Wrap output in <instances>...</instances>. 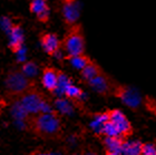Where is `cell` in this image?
<instances>
[{"instance_id": "ba28073f", "label": "cell", "mask_w": 156, "mask_h": 155, "mask_svg": "<svg viewBox=\"0 0 156 155\" xmlns=\"http://www.w3.org/2000/svg\"><path fill=\"white\" fill-rule=\"evenodd\" d=\"M62 18L69 27L78 23L79 19V5L77 0H62Z\"/></svg>"}, {"instance_id": "7a4b0ae2", "label": "cell", "mask_w": 156, "mask_h": 155, "mask_svg": "<svg viewBox=\"0 0 156 155\" xmlns=\"http://www.w3.org/2000/svg\"><path fill=\"white\" fill-rule=\"evenodd\" d=\"M18 106L27 115H35L40 112H49L52 110L49 103L46 100V97L41 92H39L35 86L29 88L26 93L17 98Z\"/></svg>"}, {"instance_id": "5b68a950", "label": "cell", "mask_w": 156, "mask_h": 155, "mask_svg": "<svg viewBox=\"0 0 156 155\" xmlns=\"http://www.w3.org/2000/svg\"><path fill=\"white\" fill-rule=\"evenodd\" d=\"M115 96L118 97L123 104L132 110H136L140 106L143 102L140 92L129 86H123V85H116L113 92Z\"/></svg>"}, {"instance_id": "7c38bea8", "label": "cell", "mask_w": 156, "mask_h": 155, "mask_svg": "<svg viewBox=\"0 0 156 155\" xmlns=\"http://www.w3.org/2000/svg\"><path fill=\"white\" fill-rule=\"evenodd\" d=\"M10 32V41H9V48L12 52L19 54L23 49V29L19 25H12L9 28Z\"/></svg>"}, {"instance_id": "52a82bcc", "label": "cell", "mask_w": 156, "mask_h": 155, "mask_svg": "<svg viewBox=\"0 0 156 155\" xmlns=\"http://www.w3.org/2000/svg\"><path fill=\"white\" fill-rule=\"evenodd\" d=\"M88 85L94 89L96 93H98L99 95H111L114 92V88L116 85H114V83L111 81V78L108 77L107 75L104 74V71L96 76L95 78L90 79L88 81Z\"/></svg>"}, {"instance_id": "5bb4252c", "label": "cell", "mask_w": 156, "mask_h": 155, "mask_svg": "<svg viewBox=\"0 0 156 155\" xmlns=\"http://www.w3.org/2000/svg\"><path fill=\"white\" fill-rule=\"evenodd\" d=\"M101 73H103V69L101 68V66L96 62H94V60H90V62L88 63V64L80 70V76L85 81L88 83L90 79H93V78H95L96 76H98Z\"/></svg>"}, {"instance_id": "ffe728a7", "label": "cell", "mask_w": 156, "mask_h": 155, "mask_svg": "<svg viewBox=\"0 0 156 155\" xmlns=\"http://www.w3.org/2000/svg\"><path fill=\"white\" fill-rule=\"evenodd\" d=\"M56 107L57 110H60L62 114H72L73 113V106L72 104L69 103L68 98H62V97H58V99L56 100Z\"/></svg>"}, {"instance_id": "e0dca14e", "label": "cell", "mask_w": 156, "mask_h": 155, "mask_svg": "<svg viewBox=\"0 0 156 155\" xmlns=\"http://www.w3.org/2000/svg\"><path fill=\"white\" fill-rule=\"evenodd\" d=\"M67 60L69 62V64L72 65L73 67L77 69V70L80 71L83 68L88 64V63L90 62L91 59L88 57L86 54H79V55H74V56H67L65 57Z\"/></svg>"}, {"instance_id": "277c9868", "label": "cell", "mask_w": 156, "mask_h": 155, "mask_svg": "<svg viewBox=\"0 0 156 155\" xmlns=\"http://www.w3.org/2000/svg\"><path fill=\"white\" fill-rule=\"evenodd\" d=\"M34 79H30L23 74L21 69L10 70L5 79V87L9 96L17 99L29 88L34 87Z\"/></svg>"}, {"instance_id": "6da1fadb", "label": "cell", "mask_w": 156, "mask_h": 155, "mask_svg": "<svg viewBox=\"0 0 156 155\" xmlns=\"http://www.w3.org/2000/svg\"><path fill=\"white\" fill-rule=\"evenodd\" d=\"M29 125L35 135L44 139H56L62 136V122L55 110L31 115Z\"/></svg>"}, {"instance_id": "2e32d148", "label": "cell", "mask_w": 156, "mask_h": 155, "mask_svg": "<svg viewBox=\"0 0 156 155\" xmlns=\"http://www.w3.org/2000/svg\"><path fill=\"white\" fill-rule=\"evenodd\" d=\"M142 145L143 143L140 141H127L124 139L122 152L126 155H140L142 154Z\"/></svg>"}, {"instance_id": "44dd1931", "label": "cell", "mask_w": 156, "mask_h": 155, "mask_svg": "<svg viewBox=\"0 0 156 155\" xmlns=\"http://www.w3.org/2000/svg\"><path fill=\"white\" fill-rule=\"evenodd\" d=\"M143 155H156V145L153 143H143L142 145Z\"/></svg>"}, {"instance_id": "4fadbf2b", "label": "cell", "mask_w": 156, "mask_h": 155, "mask_svg": "<svg viewBox=\"0 0 156 155\" xmlns=\"http://www.w3.org/2000/svg\"><path fill=\"white\" fill-rule=\"evenodd\" d=\"M104 137L103 144L105 147V152L111 155L123 154L122 149H123L124 139L117 137V136H104Z\"/></svg>"}, {"instance_id": "9a60e30c", "label": "cell", "mask_w": 156, "mask_h": 155, "mask_svg": "<svg viewBox=\"0 0 156 155\" xmlns=\"http://www.w3.org/2000/svg\"><path fill=\"white\" fill-rule=\"evenodd\" d=\"M64 96L66 98H68L69 100H75V102H79L80 100L81 102L85 98V93L79 87H77L76 85L73 84L72 81L64 89Z\"/></svg>"}, {"instance_id": "9c48e42d", "label": "cell", "mask_w": 156, "mask_h": 155, "mask_svg": "<svg viewBox=\"0 0 156 155\" xmlns=\"http://www.w3.org/2000/svg\"><path fill=\"white\" fill-rule=\"evenodd\" d=\"M40 44L44 52L49 56H54L62 48V41L59 40L58 36L51 32H44L40 35Z\"/></svg>"}, {"instance_id": "3957f363", "label": "cell", "mask_w": 156, "mask_h": 155, "mask_svg": "<svg viewBox=\"0 0 156 155\" xmlns=\"http://www.w3.org/2000/svg\"><path fill=\"white\" fill-rule=\"evenodd\" d=\"M62 47L66 52V57L84 54L86 49V40L81 25L76 23L74 26H70L68 32L62 39Z\"/></svg>"}, {"instance_id": "8992f818", "label": "cell", "mask_w": 156, "mask_h": 155, "mask_svg": "<svg viewBox=\"0 0 156 155\" xmlns=\"http://www.w3.org/2000/svg\"><path fill=\"white\" fill-rule=\"evenodd\" d=\"M108 112V120L117 127L120 134V137L126 139L128 136L132 135L133 128L130 125L129 121L127 120L125 114H123L119 110H111Z\"/></svg>"}, {"instance_id": "ac0fdd59", "label": "cell", "mask_w": 156, "mask_h": 155, "mask_svg": "<svg viewBox=\"0 0 156 155\" xmlns=\"http://www.w3.org/2000/svg\"><path fill=\"white\" fill-rule=\"evenodd\" d=\"M108 121V112H104V113H99L96 114L94 117V120L91 122L90 126L91 128L94 129L95 132L99 134H101V129H103V126L104 124Z\"/></svg>"}, {"instance_id": "d6986e66", "label": "cell", "mask_w": 156, "mask_h": 155, "mask_svg": "<svg viewBox=\"0 0 156 155\" xmlns=\"http://www.w3.org/2000/svg\"><path fill=\"white\" fill-rule=\"evenodd\" d=\"M21 71H23L28 78L34 79L35 77L38 76V65L35 62H33V60L23 63V65L21 66Z\"/></svg>"}, {"instance_id": "8fae6325", "label": "cell", "mask_w": 156, "mask_h": 155, "mask_svg": "<svg viewBox=\"0 0 156 155\" xmlns=\"http://www.w3.org/2000/svg\"><path fill=\"white\" fill-rule=\"evenodd\" d=\"M30 13L36 15L40 23H47L50 17V9L47 0H31L29 3Z\"/></svg>"}, {"instance_id": "30bf717a", "label": "cell", "mask_w": 156, "mask_h": 155, "mask_svg": "<svg viewBox=\"0 0 156 155\" xmlns=\"http://www.w3.org/2000/svg\"><path fill=\"white\" fill-rule=\"evenodd\" d=\"M59 75H60V71L54 67H45L42 69L41 84L46 91L54 94L58 86Z\"/></svg>"}]
</instances>
